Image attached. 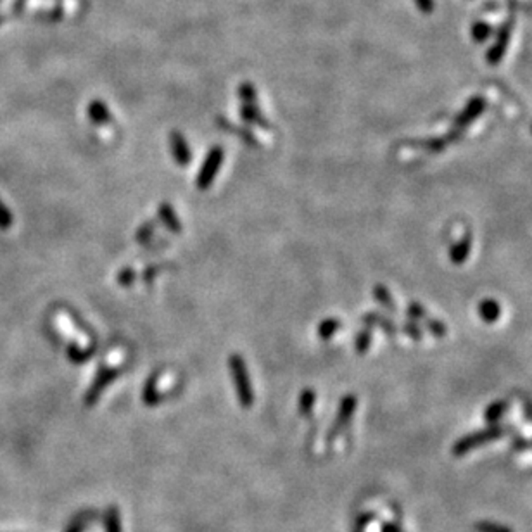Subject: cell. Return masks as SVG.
<instances>
[{"instance_id": "6da1fadb", "label": "cell", "mask_w": 532, "mask_h": 532, "mask_svg": "<svg viewBox=\"0 0 532 532\" xmlns=\"http://www.w3.org/2000/svg\"><path fill=\"white\" fill-rule=\"evenodd\" d=\"M228 367H230L232 380H234L235 389H237L239 401L244 408H251L254 403V392H252V384L249 380V374L245 370V363L239 354H234L228 360Z\"/></svg>"}, {"instance_id": "7a4b0ae2", "label": "cell", "mask_w": 532, "mask_h": 532, "mask_svg": "<svg viewBox=\"0 0 532 532\" xmlns=\"http://www.w3.org/2000/svg\"><path fill=\"white\" fill-rule=\"evenodd\" d=\"M239 97H241V114L251 125L259 126L263 130H270V123L266 121L265 116L261 114L258 108V95H256V88L252 83H242L239 86Z\"/></svg>"}, {"instance_id": "3957f363", "label": "cell", "mask_w": 532, "mask_h": 532, "mask_svg": "<svg viewBox=\"0 0 532 532\" xmlns=\"http://www.w3.org/2000/svg\"><path fill=\"white\" fill-rule=\"evenodd\" d=\"M503 435H505V428L500 427V425H493V427H487L484 428V431L468 434L465 435V437H461L458 442H455L453 455L460 457V455H465L468 453V451L475 450V448H479L481 444H484V442L494 441V439H500L503 437Z\"/></svg>"}, {"instance_id": "277c9868", "label": "cell", "mask_w": 532, "mask_h": 532, "mask_svg": "<svg viewBox=\"0 0 532 532\" xmlns=\"http://www.w3.org/2000/svg\"><path fill=\"white\" fill-rule=\"evenodd\" d=\"M223 158L225 151L219 147V145H216V147H213L211 151L208 152V158H206L204 165H202L201 171H199L197 175V180H195V187H197L199 191H208V189L211 187L216 173H218L219 169V165L223 162Z\"/></svg>"}, {"instance_id": "5b68a950", "label": "cell", "mask_w": 532, "mask_h": 532, "mask_svg": "<svg viewBox=\"0 0 532 532\" xmlns=\"http://www.w3.org/2000/svg\"><path fill=\"white\" fill-rule=\"evenodd\" d=\"M511 29H513V19H508V21L501 26L500 32H498V36L493 45L485 52V59H487V62H489L491 66H496L503 61L505 54H507L508 43H510L511 38Z\"/></svg>"}, {"instance_id": "8992f818", "label": "cell", "mask_w": 532, "mask_h": 532, "mask_svg": "<svg viewBox=\"0 0 532 532\" xmlns=\"http://www.w3.org/2000/svg\"><path fill=\"white\" fill-rule=\"evenodd\" d=\"M119 370L118 368H102L101 372L97 374V377L94 378V382H92L90 389L86 391L85 398H83V403H85V407H94L95 403H97V399L101 398V394L104 392V389L108 387L111 382L116 380V377H118Z\"/></svg>"}, {"instance_id": "52a82bcc", "label": "cell", "mask_w": 532, "mask_h": 532, "mask_svg": "<svg viewBox=\"0 0 532 532\" xmlns=\"http://www.w3.org/2000/svg\"><path fill=\"white\" fill-rule=\"evenodd\" d=\"M356 404L358 401L354 396H346V398L342 399L341 404H339L337 417H335L334 425H332L330 432H328V441H334V439L337 437L346 427H348V424L351 422L352 413H354V410H356Z\"/></svg>"}, {"instance_id": "ba28073f", "label": "cell", "mask_w": 532, "mask_h": 532, "mask_svg": "<svg viewBox=\"0 0 532 532\" xmlns=\"http://www.w3.org/2000/svg\"><path fill=\"white\" fill-rule=\"evenodd\" d=\"M484 109H485V99L484 97H481V95H477V97H472L470 101L467 102V106L463 108V111H461L460 114L455 118L453 128L461 130V132H463V130L467 128L470 123H474L475 119H477L479 116L484 112Z\"/></svg>"}, {"instance_id": "9c48e42d", "label": "cell", "mask_w": 532, "mask_h": 532, "mask_svg": "<svg viewBox=\"0 0 532 532\" xmlns=\"http://www.w3.org/2000/svg\"><path fill=\"white\" fill-rule=\"evenodd\" d=\"M169 147H171V154L178 165H189V161H191V149H189L187 141H185L182 133L171 132V135H169Z\"/></svg>"}, {"instance_id": "30bf717a", "label": "cell", "mask_w": 532, "mask_h": 532, "mask_svg": "<svg viewBox=\"0 0 532 532\" xmlns=\"http://www.w3.org/2000/svg\"><path fill=\"white\" fill-rule=\"evenodd\" d=\"M479 317H481L485 324H494V322L501 317L500 302L494 301V299H484V301L479 304Z\"/></svg>"}, {"instance_id": "8fae6325", "label": "cell", "mask_w": 532, "mask_h": 532, "mask_svg": "<svg viewBox=\"0 0 532 532\" xmlns=\"http://www.w3.org/2000/svg\"><path fill=\"white\" fill-rule=\"evenodd\" d=\"M470 249H472V235L467 234L461 241H458L457 244L451 247L450 259L455 263V265H461V263L467 261V258L470 256Z\"/></svg>"}, {"instance_id": "7c38bea8", "label": "cell", "mask_w": 532, "mask_h": 532, "mask_svg": "<svg viewBox=\"0 0 532 532\" xmlns=\"http://www.w3.org/2000/svg\"><path fill=\"white\" fill-rule=\"evenodd\" d=\"M159 372L158 374H152L151 377H149V380L145 382L144 385V392H142V401H144L147 407H154V404H158V401L161 399V394H159V389H158V384H159Z\"/></svg>"}, {"instance_id": "4fadbf2b", "label": "cell", "mask_w": 532, "mask_h": 532, "mask_svg": "<svg viewBox=\"0 0 532 532\" xmlns=\"http://www.w3.org/2000/svg\"><path fill=\"white\" fill-rule=\"evenodd\" d=\"M363 324L367 325V327H374L375 325V327L382 328V330H384L387 335H391V337H394L396 332H398V328L394 327V324L380 313H367L363 317Z\"/></svg>"}, {"instance_id": "5bb4252c", "label": "cell", "mask_w": 532, "mask_h": 532, "mask_svg": "<svg viewBox=\"0 0 532 532\" xmlns=\"http://www.w3.org/2000/svg\"><path fill=\"white\" fill-rule=\"evenodd\" d=\"M88 116H90V119L95 125H109V123L112 121L111 112H109L108 106L102 101L90 102V106H88Z\"/></svg>"}, {"instance_id": "9a60e30c", "label": "cell", "mask_w": 532, "mask_h": 532, "mask_svg": "<svg viewBox=\"0 0 532 532\" xmlns=\"http://www.w3.org/2000/svg\"><path fill=\"white\" fill-rule=\"evenodd\" d=\"M159 219H161L162 225H165L169 232H173V234H180L182 232V223L178 221L175 211H173V208L169 204L159 206Z\"/></svg>"}, {"instance_id": "2e32d148", "label": "cell", "mask_w": 532, "mask_h": 532, "mask_svg": "<svg viewBox=\"0 0 532 532\" xmlns=\"http://www.w3.org/2000/svg\"><path fill=\"white\" fill-rule=\"evenodd\" d=\"M66 354H68V358L73 363L82 365L90 360L92 354H94V349H82L80 346H76L75 342H71V344L68 346V349H66Z\"/></svg>"}, {"instance_id": "e0dca14e", "label": "cell", "mask_w": 532, "mask_h": 532, "mask_svg": "<svg viewBox=\"0 0 532 532\" xmlns=\"http://www.w3.org/2000/svg\"><path fill=\"white\" fill-rule=\"evenodd\" d=\"M374 298L377 299L378 304L382 306V308L389 309L391 313H396V304L394 301H392V295L391 292H389V289L385 287V285L378 284L374 287Z\"/></svg>"}, {"instance_id": "ac0fdd59", "label": "cell", "mask_w": 532, "mask_h": 532, "mask_svg": "<svg viewBox=\"0 0 532 532\" xmlns=\"http://www.w3.org/2000/svg\"><path fill=\"white\" fill-rule=\"evenodd\" d=\"M339 328H341V320H337V318H328V320L322 322L317 334L322 341H328V339H332L337 334Z\"/></svg>"}, {"instance_id": "d6986e66", "label": "cell", "mask_w": 532, "mask_h": 532, "mask_svg": "<svg viewBox=\"0 0 532 532\" xmlns=\"http://www.w3.org/2000/svg\"><path fill=\"white\" fill-rule=\"evenodd\" d=\"M507 408H508L507 401H494V403L489 404L487 410L484 411V420L489 422V424H494V422H498L501 417H503Z\"/></svg>"}, {"instance_id": "ffe728a7", "label": "cell", "mask_w": 532, "mask_h": 532, "mask_svg": "<svg viewBox=\"0 0 532 532\" xmlns=\"http://www.w3.org/2000/svg\"><path fill=\"white\" fill-rule=\"evenodd\" d=\"M470 33H472V38H474L475 42L481 43V42H485V40L489 38L491 33H493V28H491V26L487 25V23L477 21V23H474V25H472Z\"/></svg>"}, {"instance_id": "44dd1931", "label": "cell", "mask_w": 532, "mask_h": 532, "mask_svg": "<svg viewBox=\"0 0 532 532\" xmlns=\"http://www.w3.org/2000/svg\"><path fill=\"white\" fill-rule=\"evenodd\" d=\"M315 399H317V396H315L313 389H304L301 398H299V413L308 415L309 411L313 410Z\"/></svg>"}, {"instance_id": "7402d4cb", "label": "cell", "mask_w": 532, "mask_h": 532, "mask_svg": "<svg viewBox=\"0 0 532 532\" xmlns=\"http://www.w3.org/2000/svg\"><path fill=\"white\" fill-rule=\"evenodd\" d=\"M370 344H372V330L370 327H367L363 328V330L358 332L356 341H354L358 354H365V352L368 351V348H370Z\"/></svg>"}, {"instance_id": "603a6c76", "label": "cell", "mask_w": 532, "mask_h": 532, "mask_svg": "<svg viewBox=\"0 0 532 532\" xmlns=\"http://www.w3.org/2000/svg\"><path fill=\"white\" fill-rule=\"evenodd\" d=\"M154 234H156V223L149 221V223L142 225V227L138 228L137 234H135V241H137L138 244H147V242L152 241Z\"/></svg>"}, {"instance_id": "cb8c5ba5", "label": "cell", "mask_w": 532, "mask_h": 532, "mask_svg": "<svg viewBox=\"0 0 532 532\" xmlns=\"http://www.w3.org/2000/svg\"><path fill=\"white\" fill-rule=\"evenodd\" d=\"M448 144H450V141H448V137H444V138H432V141L418 142V144H415V145L428 149V151H432V152H439V151H442V149H446Z\"/></svg>"}, {"instance_id": "d4e9b609", "label": "cell", "mask_w": 532, "mask_h": 532, "mask_svg": "<svg viewBox=\"0 0 532 532\" xmlns=\"http://www.w3.org/2000/svg\"><path fill=\"white\" fill-rule=\"evenodd\" d=\"M407 315L411 322H420L427 318V313H425V308L420 304V302H411L407 309Z\"/></svg>"}, {"instance_id": "484cf974", "label": "cell", "mask_w": 532, "mask_h": 532, "mask_svg": "<svg viewBox=\"0 0 532 532\" xmlns=\"http://www.w3.org/2000/svg\"><path fill=\"white\" fill-rule=\"evenodd\" d=\"M218 123H219V125H221V126H227L228 132H232V133H235V135H239V137H241L242 141L245 142V144L256 145V138L252 137L251 133H245L244 130H237V128H235V126H232L230 123L227 121V119H218Z\"/></svg>"}, {"instance_id": "4316f807", "label": "cell", "mask_w": 532, "mask_h": 532, "mask_svg": "<svg viewBox=\"0 0 532 532\" xmlns=\"http://www.w3.org/2000/svg\"><path fill=\"white\" fill-rule=\"evenodd\" d=\"M425 325H427L428 330H431L432 334H434L435 337H439V339L444 337V335H446V332H448L446 325L442 324V322H439V320H434V318H425Z\"/></svg>"}, {"instance_id": "83f0119b", "label": "cell", "mask_w": 532, "mask_h": 532, "mask_svg": "<svg viewBox=\"0 0 532 532\" xmlns=\"http://www.w3.org/2000/svg\"><path fill=\"white\" fill-rule=\"evenodd\" d=\"M475 531L477 532H513L511 529L505 527V525L493 524V522H479L475 524Z\"/></svg>"}, {"instance_id": "f1b7e54d", "label": "cell", "mask_w": 532, "mask_h": 532, "mask_svg": "<svg viewBox=\"0 0 532 532\" xmlns=\"http://www.w3.org/2000/svg\"><path fill=\"white\" fill-rule=\"evenodd\" d=\"M135 278H137L135 270H132L130 266H126V268H123L118 274V284L121 285V287H130V285L135 282Z\"/></svg>"}, {"instance_id": "f546056e", "label": "cell", "mask_w": 532, "mask_h": 532, "mask_svg": "<svg viewBox=\"0 0 532 532\" xmlns=\"http://www.w3.org/2000/svg\"><path fill=\"white\" fill-rule=\"evenodd\" d=\"M12 225V215L8 209V206L0 199V230H9Z\"/></svg>"}, {"instance_id": "4dcf8cb0", "label": "cell", "mask_w": 532, "mask_h": 532, "mask_svg": "<svg viewBox=\"0 0 532 532\" xmlns=\"http://www.w3.org/2000/svg\"><path fill=\"white\" fill-rule=\"evenodd\" d=\"M403 332L408 335V337L415 339V341H420L422 339V328L418 327L417 322H408V324L403 325Z\"/></svg>"}, {"instance_id": "1f68e13d", "label": "cell", "mask_w": 532, "mask_h": 532, "mask_svg": "<svg viewBox=\"0 0 532 532\" xmlns=\"http://www.w3.org/2000/svg\"><path fill=\"white\" fill-rule=\"evenodd\" d=\"M415 4L424 14H431L434 11V0H415Z\"/></svg>"}, {"instance_id": "d6a6232c", "label": "cell", "mask_w": 532, "mask_h": 532, "mask_svg": "<svg viewBox=\"0 0 532 532\" xmlns=\"http://www.w3.org/2000/svg\"><path fill=\"white\" fill-rule=\"evenodd\" d=\"M108 529H109V532H119V517H118V511L116 510H111V513H109Z\"/></svg>"}, {"instance_id": "836d02e7", "label": "cell", "mask_w": 532, "mask_h": 532, "mask_svg": "<svg viewBox=\"0 0 532 532\" xmlns=\"http://www.w3.org/2000/svg\"><path fill=\"white\" fill-rule=\"evenodd\" d=\"M159 271H161V268H159V266H151V268H147V270L144 271V280L151 282L152 278H154L156 275L159 274Z\"/></svg>"}, {"instance_id": "e575fe53", "label": "cell", "mask_w": 532, "mask_h": 532, "mask_svg": "<svg viewBox=\"0 0 532 532\" xmlns=\"http://www.w3.org/2000/svg\"><path fill=\"white\" fill-rule=\"evenodd\" d=\"M384 532H401V531H399V529L396 527V525L389 524V525H384Z\"/></svg>"}, {"instance_id": "d590c367", "label": "cell", "mask_w": 532, "mask_h": 532, "mask_svg": "<svg viewBox=\"0 0 532 532\" xmlns=\"http://www.w3.org/2000/svg\"><path fill=\"white\" fill-rule=\"evenodd\" d=\"M525 411H527L529 418L532 420V401H525Z\"/></svg>"}]
</instances>
